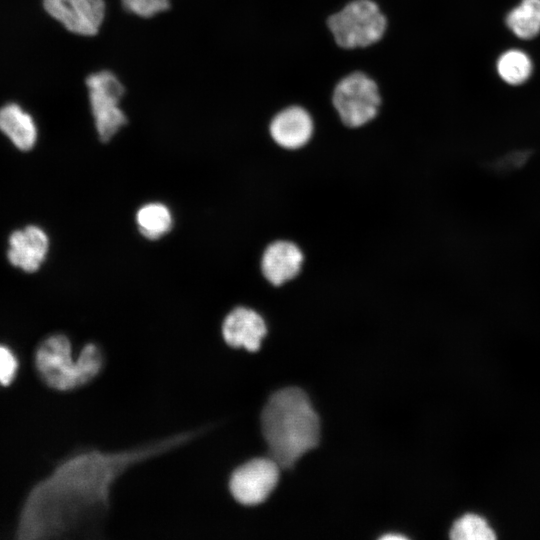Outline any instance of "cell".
I'll use <instances>...</instances> for the list:
<instances>
[{"instance_id": "1", "label": "cell", "mask_w": 540, "mask_h": 540, "mask_svg": "<svg viewBox=\"0 0 540 540\" xmlns=\"http://www.w3.org/2000/svg\"><path fill=\"white\" fill-rule=\"evenodd\" d=\"M207 430L206 426L186 430L116 451L94 447L77 451L33 491L26 536L81 533L93 537L111 508L112 488L125 472L188 444Z\"/></svg>"}, {"instance_id": "2", "label": "cell", "mask_w": 540, "mask_h": 540, "mask_svg": "<svg viewBox=\"0 0 540 540\" xmlns=\"http://www.w3.org/2000/svg\"><path fill=\"white\" fill-rule=\"evenodd\" d=\"M261 426L270 456L281 468L292 467L319 442V418L299 388L274 393L262 410Z\"/></svg>"}, {"instance_id": "3", "label": "cell", "mask_w": 540, "mask_h": 540, "mask_svg": "<svg viewBox=\"0 0 540 540\" xmlns=\"http://www.w3.org/2000/svg\"><path fill=\"white\" fill-rule=\"evenodd\" d=\"M335 43L347 50L378 43L388 28L387 17L373 0H352L327 19Z\"/></svg>"}, {"instance_id": "4", "label": "cell", "mask_w": 540, "mask_h": 540, "mask_svg": "<svg viewBox=\"0 0 540 540\" xmlns=\"http://www.w3.org/2000/svg\"><path fill=\"white\" fill-rule=\"evenodd\" d=\"M381 104L377 82L363 71L346 74L333 88V108L341 124L348 129L356 130L372 123Z\"/></svg>"}, {"instance_id": "5", "label": "cell", "mask_w": 540, "mask_h": 540, "mask_svg": "<svg viewBox=\"0 0 540 540\" xmlns=\"http://www.w3.org/2000/svg\"><path fill=\"white\" fill-rule=\"evenodd\" d=\"M95 128L102 142H108L127 123L119 103L124 86L109 70L90 74L86 79Z\"/></svg>"}, {"instance_id": "6", "label": "cell", "mask_w": 540, "mask_h": 540, "mask_svg": "<svg viewBox=\"0 0 540 540\" xmlns=\"http://www.w3.org/2000/svg\"><path fill=\"white\" fill-rule=\"evenodd\" d=\"M36 367L45 383L68 391L86 385L78 359H73L70 340L63 334L46 338L36 351Z\"/></svg>"}, {"instance_id": "7", "label": "cell", "mask_w": 540, "mask_h": 540, "mask_svg": "<svg viewBox=\"0 0 540 540\" xmlns=\"http://www.w3.org/2000/svg\"><path fill=\"white\" fill-rule=\"evenodd\" d=\"M279 468L271 457L254 458L241 464L229 478L231 495L243 505L263 502L277 485Z\"/></svg>"}, {"instance_id": "8", "label": "cell", "mask_w": 540, "mask_h": 540, "mask_svg": "<svg viewBox=\"0 0 540 540\" xmlns=\"http://www.w3.org/2000/svg\"><path fill=\"white\" fill-rule=\"evenodd\" d=\"M305 254L293 240L279 238L262 250L259 271L271 286L279 288L296 279L302 272Z\"/></svg>"}, {"instance_id": "9", "label": "cell", "mask_w": 540, "mask_h": 540, "mask_svg": "<svg viewBox=\"0 0 540 540\" xmlns=\"http://www.w3.org/2000/svg\"><path fill=\"white\" fill-rule=\"evenodd\" d=\"M268 132L278 148L298 151L313 140L316 132L315 120L305 107L289 105L274 114L269 122Z\"/></svg>"}, {"instance_id": "10", "label": "cell", "mask_w": 540, "mask_h": 540, "mask_svg": "<svg viewBox=\"0 0 540 540\" xmlns=\"http://www.w3.org/2000/svg\"><path fill=\"white\" fill-rule=\"evenodd\" d=\"M44 8L72 33L93 36L105 17L104 0H44Z\"/></svg>"}, {"instance_id": "11", "label": "cell", "mask_w": 540, "mask_h": 540, "mask_svg": "<svg viewBox=\"0 0 540 540\" xmlns=\"http://www.w3.org/2000/svg\"><path fill=\"white\" fill-rule=\"evenodd\" d=\"M267 324L263 316L247 306H236L222 322V337L233 348H244L249 352L258 351L267 335Z\"/></svg>"}, {"instance_id": "12", "label": "cell", "mask_w": 540, "mask_h": 540, "mask_svg": "<svg viewBox=\"0 0 540 540\" xmlns=\"http://www.w3.org/2000/svg\"><path fill=\"white\" fill-rule=\"evenodd\" d=\"M49 250V239L44 230L30 225L14 231L9 237V262L25 272L37 271Z\"/></svg>"}, {"instance_id": "13", "label": "cell", "mask_w": 540, "mask_h": 540, "mask_svg": "<svg viewBox=\"0 0 540 540\" xmlns=\"http://www.w3.org/2000/svg\"><path fill=\"white\" fill-rule=\"evenodd\" d=\"M0 130L20 150L28 151L36 143L37 128L33 118L15 103L0 109Z\"/></svg>"}, {"instance_id": "14", "label": "cell", "mask_w": 540, "mask_h": 540, "mask_svg": "<svg viewBox=\"0 0 540 540\" xmlns=\"http://www.w3.org/2000/svg\"><path fill=\"white\" fill-rule=\"evenodd\" d=\"M136 223L145 238L157 240L171 230L173 217L165 204L151 202L139 208L136 213Z\"/></svg>"}, {"instance_id": "15", "label": "cell", "mask_w": 540, "mask_h": 540, "mask_svg": "<svg viewBox=\"0 0 540 540\" xmlns=\"http://www.w3.org/2000/svg\"><path fill=\"white\" fill-rule=\"evenodd\" d=\"M508 28L520 39H533L540 33V0H521L506 16Z\"/></svg>"}, {"instance_id": "16", "label": "cell", "mask_w": 540, "mask_h": 540, "mask_svg": "<svg viewBox=\"0 0 540 540\" xmlns=\"http://www.w3.org/2000/svg\"><path fill=\"white\" fill-rule=\"evenodd\" d=\"M496 69L504 82L510 85H520L531 76L533 65L526 52L519 49H509L499 56Z\"/></svg>"}, {"instance_id": "17", "label": "cell", "mask_w": 540, "mask_h": 540, "mask_svg": "<svg viewBox=\"0 0 540 540\" xmlns=\"http://www.w3.org/2000/svg\"><path fill=\"white\" fill-rule=\"evenodd\" d=\"M450 538L454 540H493L496 535L484 518L475 514H466L453 524Z\"/></svg>"}, {"instance_id": "18", "label": "cell", "mask_w": 540, "mask_h": 540, "mask_svg": "<svg viewBox=\"0 0 540 540\" xmlns=\"http://www.w3.org/2000/svg\"><path fill=\"white\" fill-rule=\"evenodd\" d=\"M83 379L86 384L94 380L105 365V356L96 343H87L77 356Z\"/></svg>"}, {"instance_id": "19", "label": "cell", "mask_w": 540, "mask_h": 540, "mask_svg": "<svg viewBox=\"0 0 540 540\" xmlns=\"http://www.w3.org/2000/svg\"><path fill=\"white\" fill-rule=\"evenodd\" d=\"M122 4L127 11L144 18L170 8V0H122Z\"/></svg>"}, {"instance_id": "20", "label": "cell", "mask_w": 540, "mask_h": 540, "mask_svg": "<svg viewBox=\"0 0 540 540\" xmlns=\"http://www.w3.org/2000/svg\"><path fill=\"white\" fill-rule=\"evenodd\" d=\"M17 370V361L12 352L0 346V383L8 385L13 380Z\"/></svg>"}, {"instance_id": "21", "label": "cell", "mask_w": 540, "mask_h": 540, "mask_svg": "<svg viewBox=\"0 0 540 540\" xmlns=\"http://www.w3.org/2000/svg\"><path fill=\"white\" fill-rule=\"evenodd\" d=\"M403 538H405V537L402 536V535H396V534L385 535V536L382 537V539H387V540H389V539H403Z\"/></svg>"}]
</instances>
